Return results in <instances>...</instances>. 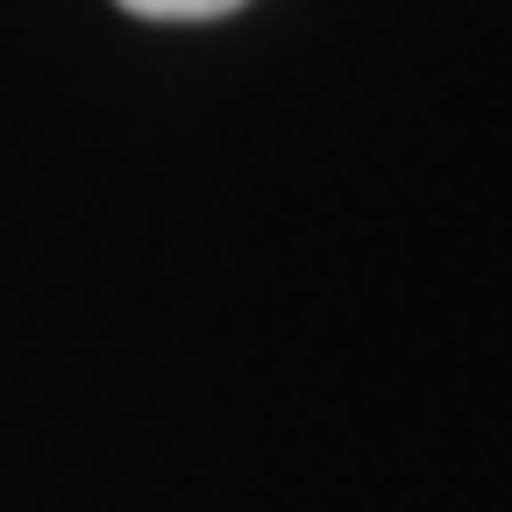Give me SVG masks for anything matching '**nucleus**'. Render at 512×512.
Listing matches in <instances>:
<instances>
[{"label": "nucleus", "mask_w": 512, "mask_h": 512, "mask_svg": "<svg viewBox=\"0 0 512 512\" xmlns=\"http://www.w3.org/2000/svg\"><path fill=\"white\" fill-rule=\"evenodd\" d=\"M121 8L143 22H214V15H235L242 0H121Z\"/></svg>", "instance_id": "obj_1"}]
</instances>
